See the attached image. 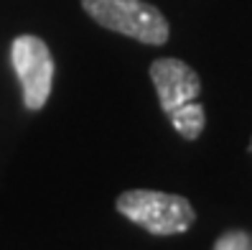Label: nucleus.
<instances>
[{"label":"nucleus","instance_id":"nucleus-1","mask_svg":"<svg viewBox=\"0 0 252 250\" xmlns=\"http://www.w3.org/2000/svg\"><path fill=\"white\" fill-rule=\"evenodd\" d=\"M115 207L130 222L140 225L151 235H179V232H186L196 219V212L186 197L153 192V189L123 192L117 197Z\"/></svg>","mask_w":252,"mask_h":250},{"label":"nucleus","instance_id":"nucleus-2","mask_svg":"<svg viewBox=\"0 0 252 250\" xmlns=\"http://www.w3.org/2000/svg\"><path fill=\"white\" fill-rule=\"evenodd\" d=\"M82 8L107 31L151 46H160L168 41L171 28L166 16L145 0H82Z\"/></svg>","mask_w":252,"mask_h":250},{"label":"nucleus","instance_id":"nucleus-3","mask_svg":"<svg viewBox=\"0 0 252 250\" xmlns=\"http://www.w3.org/2000/svg\"><path fill=\"white\" fill-rule=\"evenodd\" d=\"M10 59L23 90L26 110H41L46 105L54 84V56L46 46V41L31 34H23L13 41Z\"/></svg>","mask_w":252,"mask_h":250},{"label":"nucleus","instance_id":"nucleus-4","mask_svg":"<svg viewBox=\"0 0 252 250\" xmlns=\"http://www.w3.org/2000/svg\"><path fill=\"white\" fill-rule=\"evenodd\" d=\"M151 79L160 100V110L166 115L196 100L201 92L199 74L181 59H156L151 64Z\"/></svg>","mask_w":252,"mask_h":250},{"label":"nucleus","instance_id":"nucleus-5","mask_svg":"<svg viewBox=\"0 0 252 250\" xmlns=\"http://www.w3.org/2000/svg\"><path fill=\"white\" fill-rule=\"evenodd\" d=\"M171 117V125L179 130V136H184L186 141H196L201 136V130L206 125V115H204V107L199 105V102H186V105L176 107L168 112Z\"/></svg>","mask_w":252,"mask_h":250},{"label":"nucleus","instance_id":"nucleus-6","mask_svg":"<svg viewBox=\"0 0 252 250\" xmlns=\"http://www.w3.org/2000/svg\"><path fill=\"white\" fill-rule=\"evenodd\" d=\"M214 250H252V235L245 230H229L214 243Z\"/></svg>","mask_w":252,"mask_h":250}]
</instances>
